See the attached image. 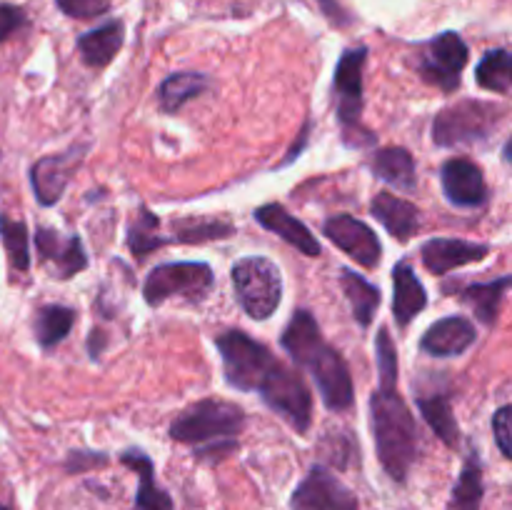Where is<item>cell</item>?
Wrapping results in <instances>:
<instances>
[{
	"label": "cell",
	"instance_id": "1",
	"mask_svg": "<svg viewBox=\"0 0 512 510\" xmlns=\"http://www.w3.org/2000/svg\"><path fill=\"white\" fill-rule=\"evenodd\" d=\"M228 385L258 393L295 433L305 435L313 423V393L295 368L285 365L268 345L250 338L245 330H223L215 338Z\"/></svg>",
	"mask_w": 512,
	"mask_h": 510
},
{
	"label": "cell",
	"instance_id": "2",
	"mask_svg": "<svg viewBox=\"0 0 512 510\" xmlns=\"http://www.w3.org/2000/svg\"><path fill=\"white\" fill-rule=\"evenodd\" d=\"M375 360L378 388L370 395V430L375 438V453L385 473L395 483H405L418 458V425L413 410L398 390V348L385 325L375 335Z\"/></svg>",
	"mask_w": 512,
	"mask_h": 510
},
{
	"label": "cell",
	"instance_id": "3",
	"mask_svg": "<svg viewBox=\"0 0 512 510\" xmlns=\"http://www.w3.org/2000/svg\"><path fill=\"white\" fill-rule=\"evenodd\" d=\"M280 348L290 355L293 363L313 375L320 398L330 413H345L353 408L355 383L348 360L325 340L318 318L308 308L295 310L280 333Z\"/></svg>",
	"mask_w": 512,
	"mask_h": 510
},
{
	"label": "cell",
	"instance_id": "4",
	"mask_svg": "<svg viewBox=\"0 0 512 510\" xmlns=\"http://www.w3.org/2000/svg\"><path fill=\"white\" fill-rule=\"evenodd\" d=\"M245 428V410L238 403L203 398L180 410L168 435L175 443L190 445L198 460L220 463L238 450V435Z\"/></svg>",
	"mask_w": 512,
	"mask_h": 510
},
{
	"label": "cell",
	"instance_id": "5",
	"mask_svg": "<svg viewBox=\"0 0 512 510\" xmlns=\"http://www.w3.org/2000/svg\"><path fill=\"white\" fill-rule=\"evenodd\" d=\"M368 53L370 50L365 45L345 48L335 65L333 88H330L335 98V115L343 130V143L358 150L370 148L378 140V135L363 125V73Z\"/></svg>",
	"mask_w": 512,
	"mask_h": 510
},
{
	"label": "cell",
	"instance_id": "6",
	"mask_svg": "<svg viewBox=\"0 0 512 510\" xmlns=\"http://www.w3.org/2000/svg\"><path fill=\"white\" fill-rule=\"evenodd\" d=\"M508 118V108L488 100H460L440 110L433 120V143L438 148L488 143Z\"/></svg>",
	"mask_w": 512,
	"mask_h": 510
},
{
	"label": "cell",
	"instance_id": "7",
	"mask_svg": "<svg viewBox=\"0 0 512 510\" xmlns=\"http://www.w3.org/2000/svg\"><path fill=\"white\" fill-rule=\"evenodd\" d=\"M215 288V273L203 260L160 263L148 273L143 283V298L150 308L183 298L185 303L200 305Z\"/></svg>",
	"mask_w": 512,
	"mask_h": 510
},
{
	"label": "cell",
	"instance_id": "8",
	"mask_svg": "<svg viewBox=\"0 0 512 510\" xmlns=\"http://www.w3.org/2000/svg\"><path fill=\"white\" fill-rule=\"evenodd\" d=\"M240 308L253 320H268L283 300V275L270 258L248 255L230 268Z\"/></svg>",
	"mask_w": 512,
	"mask_h": 510
},
{
	"label": "cell",
	"instance_id": "9",
	"mask_svg": "<svg viewBox=\"0 0 512 510\" xmlns=\"http://www.w3.org/2000/svg\"><path fill=\"white\" fill-rule=\"evenodd\" d=\"M468 60L470 48L463 35L455 33V30H445V33L423 43L418 58H415V70L428 85H435L443 93H455L460 88Z\"/></svg>",
	"mask_w": 512,
	"mask_h": 510
},
{
	"label": "cell",
	"instance_id": "10",
	"mask_svg": "<svg viewBox=\"0 0 512 510\" xmlns=\"http://www.w3.org/2000/svg\"><path fill=\"white\" fill-rule=\"evenodd\" d=\"M88 150L90 143H75L68 150H63V153L43 155V158H38L30 165V188H33L38 205L53 208L55 203H60L65 188H68L73 175L80 170Z\"/></svg>",
	"mask_w": 512,
	"mask_h": 510
},
{
	"label": "cell",
	"instance_id": "11",
	"mask_svg": "<svg viewBox=\"0 0 512 510\" xmlns=\"http://www.w3.org/2000/svg\"><path fill=\"white\" fill-rule=\"evenodd\" d=\"M290 510H360L353 490L325 465H313L290 495Z\"/></svg>",
	"mask_w": 512,
	"mask_h": 510
},
{
	"label": "cell",
	"instance_id": "12",
	"mask_svg": "<svg viewBox=\"0 0 512 510\" xmlns=\"http://www.w3.org/2000/svg\"><path fill=\"white\" fill-rule=\"evenodd\" d=\"M323 235L335 248L350 255L363 268H378L380 265L383 245H380V238L375 235V230L368 223H363V220L345 213L330 215L323 223Z\"/></svg>",
	"mask_w": 512,
	"mask_h": 510
},
{
	"label": "cell",
	"instance_id": "13",
	"mask_svg": "<svg viewBox=\"0 0 512 510\" xmlns=\"http://www.w3.org/2000/svg\"><path fill=\"white\" fill-rule=\"evenodd\" d=\"M38 258L55 278L68 280L75 278L88 268V253L83 248V240L75 233H60L58 228H35L33 235Z\"/></svg>",
	"mask_w": 512,
	"mask_h": 510
},
{
	"label": "cell",
	"instance_id": "14",
	"mask_svg": "<svg viewBox=\"0 0 512 510\" xmlns=\"http://www.w3.org/2000/svg\"><path fill=\"white\" fill-rule=\"evenodd\" d=\"M440 183L448 203L455 208H480L488 203V183L485 175L473 160L468 158H450L440 168Z\"/></svg>",
	"mask_w": 512,
	"mask_h": 510
},
{
	"label": "cell",
	"instance_id": "15",
	"mask_svg": "<svg viewBox=\"0 0 512 510\" xmlns=\"http://www.w3.org/2000/svg\"><path fill=\"white\" fill-rule=\"evenodd\" d=\"M488 255V243H475V240L460 238H430L425 240L423 248H420V260H423V265L428 268V273L438 275V278L463 268V265L485 260Z\"/></svg>",
	"mask_w": 512,
	"mask_h": 510
},
{
	"label": "cell",
	"instance_id": "16",
	"mask_svg": "<svg viewBox=\"0 0 512 510\" xmlns=\"http://www.w3.org/2000/svg\"><path fill=\"white\" fill-rule=\"evenodd\" d=\"M478 338L473 320L465 315H445L435 320L420 338V350L433 358H458Z\"/></svg>",
	"mask_w": 512,
	"mask_h": 510
},
{
	"label": "cell",
	"instance_id": "17",
	"mask_svg": "<svg viewBox=\"0 0 512 510\" xmlns=\"http://www.w3.org/2000/svg\"><path fill=\"white\" fill-rule=\"evenodd\" d=\"M253 218L258 220L260 228L275 233L280 240L293 245L295 250H300V253L308 255V258H320V255H323V245H320L318 238L310 233L308 225H305L303 220L295 218V215H290L280 203L260 205L253 213Z\"/></svg>",
	"mask_w": 512,
	"mask_h": 510
},
{
	"label": "cell",
	"instance_id": "18",
	"mask_svg": "<svg viewBox=\"0 0 512 510\" xmlns=\"http://www.w3.org/2000/svg\"><path fill=\"white\" fill-rule=\"evenodd\" d=\"M370 213L373 218L393 235L400 243H408L415 233L420 230V210L418 205L410 200L400 198V195L390 193V190H380L370 203Z\"/></svg>",
	"mask_w": 512,
	"mask_h": 510
},
{
	"label": "cell",
	"instance_id": "19",
	"mask_svg": "<svg viewBox=\"0 0 512 510\" xmlns=\"http://www.w3.org/2000/svg\"><path fill=\"white\" fill-rule=\"evenodd\" d=\"M120 463L138 473V493H135L133 510H173V498L155 480L153 458L143 448H125L120 453Z\"/></svg>",
	"mask_w": 512,
	"mask_h": 510
},
{
	"label": "cell",
	"instance_id": "20",
	"mask_svg": "<svg viewBox=\"0 0 512 510\" xmlns=\"http://www.w3.org/2000/svg\"><path fill=\"white\" fill-rule=\"evenodd\" d=\"M78 53L88 68H105L115 60V55L123 50L125 45V23L120 18L105 20L103 25L93 30H85L78 35Z\"/></svg>",
	"mask_w": 512,
	"mask_h": 510
},
{
	"label": "cell",
	"instance_id": "21",
	"mask_svg": "<svg viewBox=\"0 0 512 510\" xmlns=\"http://www.w3.org/2000/svg\"><path fill=\"white\" fill-rule=\"evenodd\" d=\"M393 318L400 328H408L425 308H428V290L415 275L408 260H400L393 268Z\"/></svg>",
	"mask_w": 512,
	"mask_h": 510
},
{
	"label": "cell",
	"instance_id": "22",
	"mask_svg": "<svg viewBox=\"0 0 512 510\" xmlns=\"http://www.w3.org/2000/svg\"><path fill=\"white\" fill-rule=\"evenodd\" d=\"M415 405H418L420 415H423L425 423L433 428V433L443 440L448 448H458L460 445V425L455 420L453 403H450L448 390L430 388L428 393L415 395Z\"/></svg>",
	"mask_w": 512,
	"mask_h": 510
},
{
	"label": "cell",
	"instance_id": "23",
	"mask_svg": "<svg viewBox=\"0 0 512 510\" xmlns=\"http://www.w3.org/2000/svg\"><path fill=\"white\" fill-rule=\"evenodd\" d=\"M370 173L383 183L393 185V188L413 193L418 185V175H415V158L410 150L393 145V148H380L370 155L368 160Z\"/></svg>",
	"mask_w": 512,
	"mask_h": 510
},
{
	"label": "cell",
	"instance_id": "24",
	"mask_svg": "<svg viewBox=\"0 0 512 510\" xmlns=\"http://www.w3.org/2000/svg\"><path fill=\"white\" fill-rule=\"evenodd\" d=\"M510 285H512L510 275H500V278L488 280V283L465 285V288L458 293V298L473 310L475 318H478L480 323L493 328V325L498 323L500 308H503L505 293H508Z\"/></svg>",
	"mask_w": 512,
	"mask_h": 510
},
{
	"label": "cell",
	"instance_id": "25",
	"mask_svg": "<svg viewBox=\"0 0 512 510\" xmlns=\"http://www.w3.org/2000/svg\"><path fill=\"white\" fill-rule=\"evenodd\" d=\"M340 285H343V293L348 298L350 310H353V318L358 320L360 328H370L380 303H383L378 285H373L365 275L350 268L340 270Z\"/></svg>",
	"mask_w": 512,
	"mask_h": 510
},
{
	"label": "cell",
	"instance_id": "26",
	"mask_svg": "<svg viewBox=\"0 0 512 510\" xmlns=\"http://www.w3.org/2000/svg\"><path fill=\"white\" fill-rule=\"evenodd\" d=\"M213 85V80L205 73H190V70H183V73H173L158 85V105L163 113L173 115L183 108L185 103H190L193 98L203 95L205 90Z\"/></svg>",
	"mask_w": 512,
	"mask_h": 510
},
{
	"label": "cell",
	"instance_id": "27",
	"mask_svg": "<svg viewBox=\"0 0 512 510\" xmlns=\"http://www.w3.org/2000/svg\"><path fill=\"white\" fill-rule=\"evenodd\" d=\"M78 320V310L68 305H43L33 318V335L43 350H53L63 343Z\"/></svg>",
	"mask_w": 512,
	"mask_h": 510
},
{
	"label": "cell",
	"instance_id": "28",
	"mask_svg": "<svg viewBox=\"0 0 512 510\" xmlns=\"http://www.w3.org/2000/svg\"><path fill=\"white\" fill-rule=\"evenodd\" d=\"M485 485H483V460H480L478 450H470L465 458L463 470H460L458 483L453 485L450 493L448 510H480L483 505Z\"/></svg>",
	"mask_w": 512,
	"mask_h": 510
},
{
	"label": "cell",
	"instance_id": "29",
	"mask_svg": "<svg viewBox=\"0 0 512 510\" xmlns=\"http://www.w3.org/2000/svg\"><path fill=\"white\" fill-rule=\"evenodd\" d=\"M128 248L135 258H145V255L155 253L160 250L163 245L173 243L170 235L160 233V218L148 210L145 205H140L138 215H133L128 223Z\"/></svg>",
	"mask_w": 512,
	"mask_h": 510
},
{
	"label": "cell",
	"instance_id": "30",
	"mask_svg": "<svg viewBox=\"0 0 512 510\" xmlns=\"http://www.w3.org/2000/svg\"><path fill=\"white\" fill-rule=\"evenodd\" d=\"M475 80L483 90L508 95L512 88V55L508 48H495L480 58L475 65Z\"/></svg>",
	"mask_w": 512,
	"mask_h": 510
},
{
	"label": "cell",
	"instance_id": "31",
	"mask_svg": "<svg viewBox=\"0 0 512 510\" xmlns=\"http://www.w3.org/2000/svg\"><path fill=\"white\" fill-rule=\"evenodd\" d=\"M235 225L228 220H205V218H180L173 220V243H208V240L230 238Z\"/></svg>",
	"mask_w": 512,
	"mask_h": 510
},
{
	"label": "cell",
	"instance_id": "32",
	"mask_svg": "<svg viewBox=\"0 0 512 510\" xmlns=\"http://www.w3.org/2000/svg\"><path fill=\"white\" fill-rule=\"evenodd\" d=\"M0 240L8 253L10 265L18 273H25L30 268V233L23 220H13L5 213H0Z\"/></svg>",
	"mask_w": 512,
	"mask_h": 510
},
{
	"label": "cell",
	"instance_id": "33",
	"mask_svg": "<svg viewBox=\"0 0 512 510\" xmlns=\"http://www.w3.org/2000/svg\"><path fill=\"white\" fill-rule=\"evenodd\" d=\"M55 5L73 20H95L108 13L113 0H55Z\"/></svg>",
	"mask_w": 512,
	"mask_h": 510
},
{
	"label": "cell",
	"instance_id": "34",
	"mask_svg": "<svg viewBox=\"0 0 512 510\" xmlns=\"http://www.w3.org/2000/svg\"><path fill=\"white\" fill-rule=\"evenodd\" d=\"M28 13L15 3H0V43L28 28Z\"/></svg>",
	"mask_w": 512,
	"mask_h": 510
},
{
	"label": "cell",
	"instance_id": "35",
	"mask_svg": "<svg viewBox=\"0 0 512 510\" xmlns=\"http://www.w3.org/2000/svg\"><path fill=\"white\" fill-rule=\"evenodd\" d=\"M493 435L503 458H512V408L500 405L493 415Z\"/></svg>",
	"mask_w": 512,
	"mask_h": 510
},
{
	"label": "cell",
	"instance_id": "36",
	"mask_svg": "<svg viewBox=\"0 0 512 510\" xmlns=\"http://www.w3.org/2000/svg\"><path fill=\"white\" fill-rule=\"evenodd\" d=\"M108 463V455L105 453H88V450H73L65 460V470L68 473H83V470L95 468V465Z\"/></svg>",
	"mask_w": 512,
	"mask_h": 510
},
{
	"label": "cell",
	"instance_id": "37",
	"mask_svg": "<svg viewBox=\"0 0 512 510\" xmlns=\"http://www.w3.org/2000/svg\"><path fill=\"white\" fill-rule=\"evenodd\" d=\"M318 5L333 28H348V25H353L355 15L340 0H318Z\"/></svg>",
	"mask_w": 512,
	"mask_h": 510
},
{
	"label": "cell",
	"instance_id": "38",
	"mask_svg": "<svg viewBox=\"0 0 512 510\" xmlns=\"http://www.w3.org/2000/svg\"><path fill=\"white\" fill-rule=\"evenodd\" d=\"M105 345H108V338H105V335H103V330H93V333H90V338H88L90 358L98 360L100 353H103Z\"/></svg>",
	"mask_w": 512,
	"mask_h": 510
},
{
	"label": "cell",
	"instance_id": "39",
	"mask_svg": "<svg viewBox=\"0 0 512 510\" xmlns=\"http://www.w3.org/2000/svg\"><path fill=\"white\" fill-rule=\"evenodd\" d=\"M0 510H10V508H8V505H0Z\"/></svg>",
	"mask_w": 512,
	"mask_h": 510
}]
</instances>
